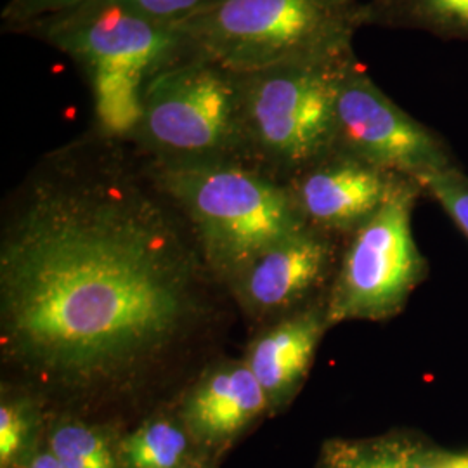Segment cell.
<instances>
[{
    "mask_svg": "<svg viewBox=\"0 0 468 468\" xmlns=\"http://www.w3.org/2000/svg\"><path fill=\"white\" fill-rule=\"evenodd\" d=\"M118 448L125 468H185L210 460L189 434L177 406L154 411L131 432L120 435Z\"/></svg>",
    "mask_w": 468,
    "mask_h": 468,
    "instance_id": "cell-13",
    "label": "cell"
},
{
    "mask_svg": "<svg viewBox=\"0 0 468 468\" xmlns=\"http://www.w3.org/2000/svg\"><path fill=\"white\" fill-rule=\"evenodd\" d=\"M354 49L239 75L245 160L288 183L335 151L336 92Z\"/></svg>",
    "mask_w": 468,
    "mask_h": 468,
    "instance_id": "cell-4",
    "label": "cell"
},
{
    "mask_svg": "<svg viewBox=\"0 0 468 468\" xmlns=\"http://www.w3.org/2000/svg\"><path fill=\"white\" fill-rule=\"evenodd\" d=\"M123 144L92 133L50 153L4 218L2 363L46 402L134 396L207 314L195 236Z\"/></svg>",
    "mask_w": 468,
    "mask_h": 468,
    "instance_id": "cell-1",
    "label": "cell"
},
{
    "mask_svg": "<svg viewBox=\"0 0 468 468\" xmlns=\"http://www.w3.org/2000/svg\"><path fill=\"white\" fill-rule=\"evenodd\" d=\"M48 402L28 387L2 382L0 468H28L48 437Z\"/></svg>",
    "mask_w": 468,
    "mask_h": 468,
    "instance_id": "cell-16",
    "label": "cell"
},
{
    "mask_svg": "<svg viewBox=\"0 0 468 468\" xmlns=\"http://www.w3.org/2000/svg\"><path fill=\"white\" fill-rule=\"evenodd\" d=\"M28 468H63L59 465V462L56 460V456L52 454V452L48 446V442L42 446V450L35 454L32 463L28 465Z\"/></svg>",
    "mask_w": 468,
    "mask_h": 468,
    "instance_id": "cell-21",
    "label": "cell"
},
{
    "mask_svg": "<svg viewBox=\"0 0 468 468\" xmlns=\"http://www.w3.org/2000/svg\"><path fill=\"white\" fill-rule=\"evenodd\" d=\"M328 328L326 302L318 301L274 321L251 338L243 359L266 394L269 415L283 411L301 392Z\"/></svg>",
    "mask_w": 468,
    "mask_h": 468,
    "instance_id": "cell-12",
    "label": "cell"
},
{
    "mask_svg": "<svg viewBox=\"0 0 468 468\" xmlns=\"http://www.w3.org/2000/svg\"><path fill=\"white\" fill-rule=\"evenodd\" d=\"M359 25L468 40V0H363Z\"/></svg>",
    "mask_w": 468,
    "mask_h": 468,
    "instance_id": "cell-15",
    "label": "cell"
},
{
    "mask_svg": "<svg viewBox=\"0 0 468 468\" xmlns=\"http://www.w3.org/2000/svg\"><path fill=\"white\" fill-rule=\"evenodd\" d=\"M363 0H220L177 28L189 49L236 73L354 49Z\"/></svg>",
    "mask_w": 468,
    "mask_h": 468,
    "instance_id": "cell-5",
    "label": "cell"
},
{
    "mask_svg": "<svg viewBox=\"0 0 468 468\" xmlns=\"http://www.w3.org/2000/svg\"><path fill=\"white\" fill-rule=\"evenodd\" d=\"M144 168L189 226L212 278L226 286L259 255L307 228L288 185L245 160H144Z\"/></svg>",
    "mask_w": 468,
    "mask_h": 468,
    "instance_id": "cell-2",
    "label": "cell"
},
{
    "mask_svg": "<svg viewBox=\"0 0 468 468\" xmlns=\"http://www.w3.org/2000/svg\"><path fill=\"white\" fill-rule=\"evenodd\" d=\"M120 435L110 425L61 413L49 420L46 442L63 468H125Z\"/></svg>",
    "mask_w": 468,
    "mask_h": 468,
    "instance_id": "cell-17",
    "label": "cell"
},
{
    "mask_svg": "<svg viewBox=\"0 0 468 468\" xmlns=\"http://www.w3.org/2000/svg\"><path fill=\"white\" fill-rule=\"evenodd\" d=\"M185 468H214V462L212 460H201V462H195L191 465Z\"/></svg>",
    "mask_w": 468,
    "mask_h": 468,
    "instance_id": "cell-23",
    "label": "cell"
},
{
    "mask_svg": "<svg viewBox=\"0 0 468 468\" xmlns=\"http://www.w3.org/2000/svg\"><path fill=\"white\" fill-rule=\"evenodd\" d=\"M21 34L67 54L84 75L94 133L131 143L151 80L193 52L179 28L139 16L112 0H87L42 17Z\"/></svg>",
    "mask_w": 468,
    "mask_h": 468,
    "instance_id": "cell-3",
    "label": "cell"
},
{
    "mask_svg": "<svg viewBox=\"0 0 468 468\" xmlns=\"http://www.w3.org/2000/svg\"><path fill=\"white\" fill-rule=\"evenodd\" d=\"M442 468H468V452H442Z\"/></svg>",
    "mask_w": 468,
    "mask_h": 468,
    "instance_id": "cell-22",
    "label": "cell"
},
{
    "mask_svg": "<svg viewBox=\"0 0 468 468\" xmlns=\"http://www.w3.org/2000/svg\"><path fill=\"white\" fill-rule=\"evenodd\" d=\"M332 264L328 234L307 226L259 255L228 288L251 319H282L301 309L326 280Z\"/></svg>",
    "mask_w": 468,
    "mask_h": 468,
    "instance_id": "cell-10",
    "label": "cell"
},
{
    "mask_svg": "<svg viewBox=\"0 0 468 468\" xmlns=\"http://www.w3.org/2000/svg\"><path fill=\"white\" fill-rule=\"evenodd\" d=\"M84 2L87 0H9L2 9V30L21 34L35 21L65 13Z\"/></svg>",
    "mask_w": 468,
    "mask_h": 468,
    "instance_id": "cell-20",
    "label": "cell"
},
{
    "mask_svg": "<svg viewBox=\"0 0 468 468\" xmlns=\"http://www.w3.org/2000/svg\"><path fill=\"white\" fill-rule=\"evenodd\" d=\"M335 150L417 183L456 165L442 137L390 100L357 56L346 65L338 84Z\"/></svg>",
    "mask_w": 468,
    "mask_h": 468,
    "instance_id": "cell-8",
    "label": "cell"
},
{
    "mask_svg": "<svg viewBox=\"0 0 468 468\" xmlns=\"http://www.w3.org/2000/svg\"><path fill=\"white\" fill-rule=\"evenodd\" d=\"M402 179L335 150L286 185L307 226L321 233L352 234L382 208Z\"/></svg>",
    "mask_w": 468,
    "mask_h": 468,
    "instance_id": "cell-9",
    "label": "cell"
},
{
    "mask_svg": "<svg viewBox=\"0 0 468 468\" xmlns=\"http://www.w3.org/2000/svg\"><path fill=\"white\" fill-rule=\"evenodd\" d=\"M421 193L415 179H402L382 208L351 234L324 301L330 328L346 321L398 316L425 280L427 261L411 226Z\"/></svg>",
    "mask_w": 468,
    "mask_h": 468,
    "instance_id": "cell-7",
    "label": "cell"
},
{
    "mask_svg": "<svg viewBox=\"0 0 468 468\" xmlns=\"http://www.w3.org/2000/svg\"><path fill=\"white\" fill-rule=\"evenodd\" d=\"M112 2L154 23L177 28L187 19L198 16L203 11L218 4L220 0H112Z\"/></svg>",
    "mask_w": 468,
    "mask_h": 468,
    "instance_id": "cell-19",
    "label": "cell"
},
{
    "mask_svg": "<svg viewBox=\"0 0 468 468\" xmlns=\"http://www.w3.org/2000/svg\"><path fill=\"white\" fill-rule=\"evenodd\" d=\"M131 143L154 164L245 160L239 75L197 54L164 69L141 98Z\"/></svg>",
    "mask_w": 468,
    "mask_h": 468,
    "instance_id": "cell-6",
    "label": "cell"
},
{
    "mask_svg": "<svg viewBox=\"0 0 468 468\" xmlns=\"http://www.w3.org/2000/svg\"><path fill=\"white\" fill-rule=\"evenodd\" d=\"M423 193L432 197L468 238V176L456 164L432 172L419 181Z\"/></svg>",
    "mask_w": 468,
    "mask_h": 468,
    "instance_id": "cell-18",
    "label": "cell"
},
{
    "mask_svg": "<svg viewBox=\"0 0 468 468\" xmlns=\"http://www.w3.org/2000/svg\"><path fill=\"white\" fill-rule=\"evenodd\" d=\"M177 411L200 452L216 462L269 415V404L245 359H224L189 385Z\"/></svg>",
    "mask_w": 468,
    "mask_h": 468,
    "instance_id": "cell-11",
    "label": "cell"
},
{
    "mask_svg": "<svg viewBox=\"0 0 468 468\" xmlns=\"http://www.w3.org/2000/svg\"><path fill=\"white\" fill-rule=\"evenodd\" d=\"M318 468H442V452L402 432L330 439L321 448Z\"/></svg>",
    "mask_w": 468,
    "mask_h": 468,
    "instance_id": "cell-14",
    "label": "cell"
}]
</instances>
